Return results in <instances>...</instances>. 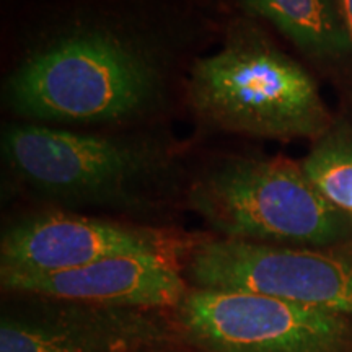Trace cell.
<instances>
[{
	"mask_svg": "<svg viewBox=\"0 0 352 352\" xmlns=\"http://www.w3.org/2000/svg\"><path fill=\"white\" fill-rule=\"evenodd\" d=\"M176 310L201 352H352L351 316L283 298L192 287Z\"/></svg>",
	"mask_w": 352,
	"mask_h": 352,
	"instance_id": "8992f818",
	"label": "cell"
},
{
	"mask_svg": "<svg viewBox=\"0 0 352 352\" xmlns=\"http://www.w3.org/2000/svg\"><path fill=\"white\" fill-rule=\"evenodd\" d=\"M188 204L222 239L328 246L352 233L349 215L284 157L227 158L191 184Z\"/></svg>",
	"mask_w": 352,
	"mask_h": 352,
	"instance_id": "3957f363",
	"label": "cell"
},
{
	"mask_svg": "<svg viewBox=\"0 0 352 352\" xmlns=\"http://www.w3.org/2000/svg\"><path fill=\"white\" fill-rule=\"evenodd\" d=\"M2 155L33 191L72 204L134 206L165 182L170 162L151 142L50 126H8Z\"/></svg>",
	"mask_w": 352,
	"mask_h": 352,
	"instance_id": "277c9868",
	"label": "cell"
},
{
	"mask_svg": "<svg viewBox=\"0 0 352 352\" xmlns=\"http://www.w3.org/2000/svg\"><path fill=\"white\" fill-rule=\"evenodd\" d=\"M184 270L196 289L259 294L352 316V252L204 239Z\"/></svg>",
	"mask_w": 352,
	"mask_h": 352,
	"instance_id": "5b68a950",
	"label": "cell"
},
{
	"mask_svg": "<svg viewBox=\"0 0 352 352\" xmlns=\"http://www.w3.org/2000/svg\"><path fill=\"white\" fill-rule=\"evenodd\" d=\"M302 168L321 195L352 219V139L329 135L321 140Z\"/></svg>",
	"mask_w": 352,
	"mask_h": 352,
	"instance_id": "8fae6325",
	"label": "cell"
},
{
	"mask_svg": "<svg viewBox=\"0 0 352 352\" xmlns=\"http://www.w3.org/2000/svg\"><path fill=\"white\" fill-rule=\"evenodd\" d=\"M178 261L148 254L109 256L74 270L0 272L6 290L108 308H178L188 284Z\"/></svg>",
	"mask_w": 352,
	"mask_h": 352,
	"instance_id": "ba28073f",
	"label": "cell"
},
{
	"mask_svg": "<svg viewBox=\"0 0 352 352\" xmlns=\"http://www.w3.org/2000/svg\"><path fill=\"white\" fill-rule=\"evenodd\" d=\"M248 16L276 26L307 54L340 59L352 51L340 0H240Z\"/></svg>",
	"mask_w": 352,
	"mask_h": 352,
	"instance_id": "30bf717a",
	"label": "cell"
},
{
	"mask_svg": "<svg viewBox=\"0 0 352 352\" xmlns=\"http://www.w3.org/2000/svg\"><path fill=\"white\" fill-rule=\"evenodd\" d=\"M192 243L147 227L67 212H41L15 222L3 233L0 272L44 274L122 254L168 259L186 256Z\"/></svg>",
	"mask_w": 352,
	"mask_h": 352,
	"instance_id": "52a82bcc",
	"label": "cell"
},
{
	"mask_svg": "<svg viewBox=\"0 0 352 352\" xmlns=\"http://www.w3.org/2000/svg\"><path fill=\"white\" fill-rule=\"evenodd\" d=\"M148 323L116 308L6 315L0 323V352H132L152 338Z\"/></svg>",
	"mask_w": 352,
	"mask_h": 352,
	"instance_id": "9c48e42d",
	"label": "cell"
},
{
	"mask_svg": "<svg viewBox=\"0 0 352 352\" xmlns=\"http://www.w3.org/2000/svg\"><path fill=\"white\" fill-rule=\"evenodd\" d=\"M188 101L206 124L253 138H315L329 122L314 78L253 16L233 20L220 50L196 60Z\"/></svg>",
	"mask_w": 352,
	"mask_h": 352,
	"instance_id": "7a4b0ae2",
	"label": "cell"
},
{
	"mask_svg": "<svg viewBox=\"0 0 352 352\" xmlns=\"http://www.w3.org/2000/svg\"><path fill=\"white\" fill-rule=\"evenodd\" d=\"M151 44L113 15L80 13L30 52L6 83L7 104L44 122H118L147 113L164 90Z\"/></svg>",
	"mask_w": 352,
	"mask_h": 352,
	"instance_id": "6da1fadb",
	"label": "cell"
},
{
	"mask_svg": "<svg viewBox=\"0 0 352 352\" xmlns=\"http://www.w3.org/2000/svg\"><path fill=\"white\" fill-rule=\"evenodd\" d=\"M342 16H344L347 32H349L351 43H352V0H340Z\"/></svg>",
	"mask_w": 352,
	"mask_h": 352,
	"instance_id": "7c38bea8",
	"label": "cell"
}]
</instances>
